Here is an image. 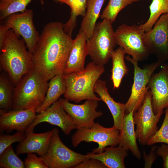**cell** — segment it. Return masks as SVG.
Here are the masks:
<instances>
[{
    "label": "cell",
    "instance_id": "obj_1",
    "mask_svg": "<svg viewBox=\"0 0 168 168\" xmlns=\"http://www.w3.org/2000/svg\"><path fill=\"white\" fill-rule=\"evenodd\" d=\"M63 24L53 21L44 26L31 57L35 69L46 80L63 75L73 40Z\"/></svg>",
    "mask_w": 168,
    "mask_h": 168
},
{
    "label": "cell",
    "instance_id": "obj_2",
    "mask_svg": "<svg viewBox=\"0 0 168 168\" xmlns=\"http://www.w3.org/2000/svg\"><path fill=\"white\" fill-rule=\"evenodd\" d=\"M18 38L10 29L0 51V66L15 86L34 69L31 55L26 49L24 40Z\"/></svg>",
    "mask_w": 168,
    "mask_h": 168
},
{
    "label": "cell",
    "instance_id": "obj_3",
    "mask_svg": "<svg viewBox=\"0 0 168 168\" xmlns=\"http://www.w3.org/2000/svg\"><path fill=\"white\" fill-rule=\"evenodd\" d=\"M104 66L90 62L82 71L63 75L66 89L65 99L76 103L85 100H94L99 101L94 91L97 81L105 72Z\"/></svg>",
    "mask_w": 168,
    "mask_h": 168
},
{
    "label": "cell",
    "instance_id": "obj_4",
    "mask_svg": "<svg viewBox=\"0 0 168 168\" xmlns=\"http://www.w3.org/2000/svg\"><path fill=\"white\" fill-rule=\"evenodd\" d=\"M48 86V81L34 69L14 87L12 109L36 110L43 102Z\"/></svg>",
    "mask_w": 168,
    "mask_h": 168
},
{
    "label": "cell",
    "instance_id": "obj_5",
    "mask_svg": "<svg viewBox=\"0 0 168 168\" xmlns=\"http://www.w3.org/2000/svg\"><path fill=\"white\" fill-rule=\"evenodd\" d=\"M86 44L88 55L92 61L97 65L106 64L116 44L112 23L104 19L96 23Z\"/></svg>",
    "mask_w": 168,
    "mask_h": 168
},
{
    "label": "cell",
    "instance_id": "obj_6",
    "mask_svg": "<svg viewBox=\"0 0 168 168\" xmlns=\"http://www.w3.org/2000/svg\"><path fill=\"white\" fill-rule=\"evenodd\" d=\"M77 129L71 138L74 147L83 141L95 142L99 146L91 152L99 153L103 152L106 147H115L119 144V130L114 126L106 128L98 122H94L89 128L81 127Z\"/></svg>",
    "mask_w": 168,
    "mask_h": 168
},
{
    "label": "cell",
    "instance_id": "obj_7",
    "mask_svg": "<svg viewBox=\"0 0 168 168\" xmlns=\"http://www.w3.org/2000/svg\"><path fill=\"white\" fill-rule=\"evenodd\" d=\"M52 130V135L49 147L46 153L42 156L49 168H73L89 158L87 154L77 153L65 145L60 138L57 128Z\"/></svg>",
    "mask_w": 168,
    "mask_h": 168
},
{
    "label": "cell",
    "instance_id": "obj_8",
    "mask_svg": "<svg viewBox=\"0 0 168 168\" xmlns=\"http://www.w3.org/2000/svg\"><path fill=\"white\" fill-rule=\"evenodd\" d=\"M144 32L139 26L123 24L114 31L116 44L122 47L133 59L138 62L146 60L150 54L143 42Z\"/></svg>",
    "mask_w": 168,
    "mask_h": 168
},
{
    "label": "cell",
    "instance_id": "obj_9",
    "mask_svg": "<svg viewBox=\"0 0 168 168\" xmlns=\"http://www.w3.org/2000/svg\"><path fill=\"white\" fill-rule=\"evenodd\" d=\"M164 111L155 114L152 104L150 90L147 91L142 105L133 113V119L136 125L135 133L141 144L147 145L149 139L158 130L157 124Z\"/></svg>",
    "mask_w": 168,
    "mask_h": 168
},
{
    "label": "cell",
    "instance_id": "obj_10",
    "mask_svg": "<svg viewBox=\"0 0 168 168\" xmlns=\"http://www.w3.org/2000/svg\"><path fill=\"white\" fill-rule=\"evenodd\" d=\"M125 58L132 63L134 69V81L131 94L127 101L125 104V114H127L133 110H134V112L136 111L142 105L149 89L147 85L150 78L154 71L162 63L157 61L142 69L138 66V61L128 56Z\"/></svg>",
    "mask_w": 168,
    "mask_h": 168
},
{
    "label": "cell",
    "instance_id": "obj_11",
    "mask_svg": "<svg viewBox=\"0 0 168 168\" xmlns=\"http://www.w3.org/2000/svg\"><path fill=\"white\" fill-rule=\"evenodd\" d=\"M149 31L144 32L142 39L150 54L162 63L168 60V13L162 14Z\"/></svg>",
    "mask_w": 168,
    "mask_h": 168
},
{
    "label": "cell",
    "instance_id": "obj_12",
    "mask_svg": "<svg viewBox=\"0 0 168 168\" xmlns=\"http://www.w3.org/2000/svg\"><path fill=\"white\" fill-rule=\"evenodd\" d=\"M33 17V10L27 9L23 12L11 15L1 21L12 29L18 37H22L31 55L35 49L40 36L34 25Z\"/></svg>",
    "mask_w": 168,
    "mask_h": 168
},
{
    "label": "cell",
    "instance_id": "obj_13",
    "mask_svg": "<svg viewBox=\"0 0 168 168\" xmlns=\"http://www.w3.org/2000/svg\"><path fill=\"white\" fill-rule=\"evenodd\" d=\"M44 122L59 127L66 135H69L72 130L77 128L73 119L64 110L58 100L37 115L35 120L26 130V133L33 132L36 126Z\"/></svg>",
    "mask_w": 168,
    "mask_h": 168
},
{
    "label": "cell",
    "instance_id": "obj_14",
    "mask_svg": "<svg viewBox=\"0 0 168 168\" xmlns=\"http://www.w3.org/2000/svg\"><path fill=\"white\" fill-rule=\"evenodd\" d=\"M58 100L64 110L72 118L77 128L90 127L95 119L103 114L102 112L96 111L98 101L96 100H86L80 105L71 103L65 99L60 98Z\"/></svg>",
    "mask_w": 168,
    "mask_h": 168
},
{
    "label": "cell",
    "instance_id": "obj_15",
    "mask_svg": "<svg viewBox=\"0 0 168 168\" xmlns=\"http://www.w3.org/2000/svg\"><path fill=\"white\" fill-rule=\"evenodd\" d=\"M152 94V104L156 114L168 107V64H164L159 72L152 75L147 84Z\"/></svg>",
    "mask_w": 168,
    "mask_h": 168
},
{
    "label": "cell",
    "instance_id": "obj_16",
    "mask_svg": "<svg viewBox=\"0 0 168 168\" xmlns=\"http://www.w3.org/2000/svg\"><path fill=\"white\" fill-rule=\"evenodd\" d=\"M34 109L5 110L0 109V130L10 133L13 130L25 132L35 119Z\"/></svg>",
    "mask_w": 168,
    "mask_h": 168
},
{
    "label": "cell",
    "instance_id": "obj_17",
    "mask_svg": "<svg viewBox=\"0 0 168 168\" xmlns=\"http://www.w3.org/2000/svg\"><path fill=\"white\" fill-rule=\"evenodd\" d=\"M26 134L25 139L16 147L17 155L36 153L40 156H43L49 147L52 135V130L41 133L32 132Z\"/></svg>",
    "mask_w": 168,
    "mask_h": 168
},
{
    "label": "cell",
    "instance_id": "obj_18",
    "mask_svg": "<svg viewBox=\"0 0 168 168\" xmlns=\"http://www.w3.org/2000/svg\"><path fill=\"white\" fill-rule=\"evenodd\" d=\"M86 40L82 33H78L73 42L63 75L82 71L86 57L88 55Z\"/></svg>",
    "mask_w": 168,
    "mask_h": 168
},
{
    "label": "cell",
    "instance_id": "obj_19",
    "mask_svg": "<svg viewBox=\"0 0 168 168\" xmlns=\"http://www.w3.org/2000/svg\"><path fill=\"white\" fill-rule=\"evenodd\" d=\"M134 111L133 110L124 116L119 130V146L127 151L130 150L135 157L140 160L141 155L137 143V138L133 119Z\"/></svg>",
    "mask_w": 168,
    "mask_h": 168
},
{
    "label": "cell",
    "instance_id": "obj_20",
    "mask_svg": "<svg viewBox=\"0 0 168 168\" xmlns=\"http://www.w3.org/2000/svg\"><path fill=\"white\" fill-rule=\"evenodd\" d=\"M94 91L107 106L113 117V126L119 130L125 114V104L114 100L108 91L105 80L99 79L95 83Z\"/></svg>",
    "mask_w": 168,
    "mask_h": 168
},
{
    "label": "cell",
    "instance_id": "obj_21",
    "mask_svg": "<svg viewBox=\"0 0 168 168\" xmlns=\"http://www.w3.org/2000/svg\"><path fill=\"white\" fill-rule=\"evenodd\" d=\"M127 151L119 146L106 147L101 153H93L90 152L87 154L89 158L100 161L107 168H125L124 160L128 156Z\"/></svg>",
    "mask_w": 168,
    "mask_h": 168
},
{
    "label": "cell",
    "instance_id": "obj_22",
    "mask_svg": "<svg viewBox=\"0 0 168 168\" xmlns=\"http://www.w3.org/2000/svg\"><path fill=\"white\" fill-rule=\"evenodd\" d=\"M105 0H88L86 10L82 21L79 33H82L88 40L92 34L96 21Z\"/></svg>",
    "mask_w": 168,
    "mask_h": 168
},
{
    "label": "cell",
    "instance_id": "obj_23",
    "mask_svg": "<svg viewBox=\"0 0 168 168\" xmlns=\"http://www.w3.org/2000/svg\"><path fill=\"white\" fill-rule=\"evenodd\" d=\"M49 81L44 100L36 110V112L38 114L50 107L65 93L66 86L63 75H56Z\"/></svg>",
    "mask_w": 168,
    "mask_h": 168
},
{
    "label": "cell",
    "instance_id": "obj_24",
    "mask_svg": "<svg viewBox=\"0 0 168 168\" xmlns=\"http://www.w3.org/2000/svg\"><path fill=\"white\" fill-rule=\"evenodd\" d=\"M126 54L124 49L119 46L114 50L111 54L112 67L111 79L114 89L119 87L123 77L128 72L124 61Z\"/></svg>",
    "mask_w": 168,
    "mask_h": 168
},
{
    "label": "cell",
    "instance_id": "obj_25",
    "mask_svg": "<svg viewBox=\"0 0 168 168\" xmlns=\"http://www.w3.org/2000/svg\"><path fill=\"white\" fill-rule=\"evenodd\" d=\"M66 4L71 9V16L68 21L63 24L65 32L72 36V31L76 26L77 17L78 16L83 17L86 9L88 0H55Z\"/></svg>",
    "mask_w": 168,
    "mask_h": 168
},
{
    "label": "cell",
    "instance_id": "obj_26",
    "mask_svg": "<svg viewBox=\"0 0 168 168\" xmlns=\"http://www.w3.org/2000/svg\"><path fill=\"white\" fill-rule=\"evenodd\" d=\"M9 76L4 72L0 75V109H12L14 87Z\"/></svg>",
    "mask_w": 168,
    "mask_h": 168
},
{
    "label": "cell",
    "instance_id": "obj_27",
    "mask_svg": "<svg viewBox=\"0 0 168 168\" xmlns=\"http://www.w3.org/2000/svg\"><path fill=\"white\" fill-rule=\"evenodd\" d=\"M150 15L144 24L139 27L145 32L150 30L161 15L168 13V0H152L149 6Z\"/></svg>",
    "mask_w": 168,
    "mask_h": 168
},
{
    "label": "cell",
    "instance_id": "obj_28",
    "mask_svg": "<svg viewBox=\"0 0 168 168\" xmlns=\"http://www.w3.org/2000/svg\"><path fill=\"white\" fill-rule=\"evenodd\" d=\"M32 0H0V20L2 21L11 15L23 12Z\"/></svg>",
    "mask_w": 168,
    "mask_h": 168
},
{
    "label": "cell",
    "instance_id": "obj_29",
    "mask_svg": "<svg viewBox=\"0 0 168 168\" xmlns=\"http://www.w3.org/2000/svg\"><path fill=\"white\" fill-rule=\"evenodd\" d=\"M140 0H110L100 16L102 19H106L114 22L119 12L127 6Z\"/></svg>",
    "mask_w": 168,
    "mask_h": 168
},
{
    "label": "cell",
    "instance_id": "obj_30",
    "mask_svg": "<svg viewBox=\"0 0 168 168\" xmlns=\"http://www.w3.org/2000/svg\"><path fill=\"white\" fill-rule=\"evenodd\" d=\"M12 145L0 154V167L3 168H25L24 162L18 156Z\"/></svg>",
    "mask_w": 168,
    "mask_h": 168
},
{
    "label": "cell",
    "instance_id": "obj_31",
    "mask_svg": "<svg viewBox=\"0 0 168 168\" xmlns=\"http://www.w3.org/2000/svg\"><path fill=\"white\" fill-rule=\"evenodd\" d=\"M165 112V118L161 128L149 139L147 145L151 146L157 143L168 145V107L166 108Z\"/></svg>",
    "mask_w": 168,
    "mask_h": 168
},
{
    "label": "cell",
    "instance_id": "obj_32",
    "mask_svg": "<svg viewBox=\"0 0 168 168\" xmlns=\"http://www.w3.org/2000/svg\"><path fill=\"white\" fill-rule=\"evenodd\" d=\"M25 132H17L12 135L1 134L0 135V154L13 143L22 142L26 138Z\"/></svg>",
    "mask_w": 168,
    "mask_h": 168
},
{
    "label": "cell",
    "instance_id": "obj_33",
    "mask_svg": "<svg viewBox=\"0 0 168 168\" xmlns=\"http://www.w3.org/2000/svg\"><path fill=\"white\" fill-rule=\"evenodd\" d=\"M24 162L26 168H49L42 157H38L33 153H27Z\"/></svg>",
    "mask_w": 168,
    "mask_h": 168
},
{
    "label": "cell",
    "instance_id": "obj_34",
    "mask_svg": "<svg viewBox=\"0 0 168 168\" xmlns=\"http://www.w3.org/2000/svg\"><path fill=\"white\" fill-rule=\"evenodd\" d=\"M73 168H107V167L99 160L89 158L73 167Z\"/></svg>",
    "mask_w": 168,
    "mask_h": 168
},
{
    "label": "cell",
    "instance_id": "obj_35",
    "mask_svg": "<svg viewBox=\"0 0 168 168\" xmlns=\"http://www.w3.org/2000/svg\"><path fill=\"white\" fill-rule=\"evenodd\" d=\"M157 147L156 146L152 147L151 151L148 154H146L145 152H143V157L144 161V168H152L153 163L157 158V155L156 152V149Z\"/></svg>",
    "mask_w": 168,
    "mask_h": 168
},
{
    "label": "cell",
    "instance_id": "obj_36",
    "mask_svg": "<svg viewBox=\"0 0 168 168\" xmlns=\"http://www.w3.org/2000/svg\"><path fill=\"white\" fill-rule=\"evenodd\" d=\"M157 155L161 157L163 161V167L168 168V145L163 144L157 147L156 150Z\"/></svg>",
    "mask_w": 168,
    "mask_h": 168
},
{
    "label": "cell",
    "instance_id": "obj_37",
    "mask_svg": "<svg viewBox=\"0 0 168 168\" xmlns=\"http://www.w3.org/2000/svg\"><path fill=\"white\" fill-rule=\"evenodd\" d=\"M10 28L4 23L1 22L0 25V51L2 49L5 38Z\"/></svg>",
    "mask_w": 168,
    "mask_h": 168
}]
</instances>
